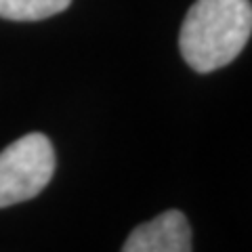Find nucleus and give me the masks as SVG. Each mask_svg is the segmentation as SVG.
<instances>
[{
	"mask_svg": "<svg viewBox=\"0 0 252 252\" xmlns=\"http://www.w3.org/2000/svg\"><path fill=\"white\" fill-rule=\"evenodd\" d=\"M250 34V0H195L181 26L179 49L193 72L210 74L238 59Z\"/></svg>",
	"mask_w": 252,
	"mask_h": 252,
	"instance_id": "f257e3e1",
	"label": "nucleus"
},
{
	"mask_svg": "<svg viewBox=\"0 0 252 252\" xmlns=\"http://www.w3.org/2000/svg\"><path fill=\"white\" fill-rule=\"evenodd\" d=\"M191 248V227L181 210H166L141 223L122 246L124 252H189Z\"/></svg>",
	"mask_w": 252,
	"mask_h": 252,
	"instance_id": "7ed1b4c3",
	"label": "nucleus"
},
{
	"mask_svg": "<svg viewBox=\"0 0 252 252\" xmlns=\"http://www.w3.org/2000/svg\"><path fill=\"white\" fill-rule=\"evenodd\" d=\"M72 0H0V17L11 21H40L63 13Z\"/></svg>",
	"mask_w": 252,
	"mask_h": 252,
	"instance_id": "20e7f679",
	"label": "nucleus"
},
{
	"mask_svg": "<svg viewBox=\"0 0 252 252\" xmlns=\"http://www.w3.org/2000/svg\"><path fill=\"white\" fill-rule=\"evenodd\" d=\"M55 172V149L42 132H30L0 152V208L36 198Z\"/></svg>",
	"mask_w": 252,
	"mask_h": 252,
	"instance_id": "f03ea898",
	"label": "nucleus"
}]
</instances>
